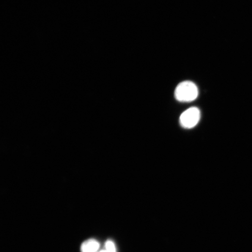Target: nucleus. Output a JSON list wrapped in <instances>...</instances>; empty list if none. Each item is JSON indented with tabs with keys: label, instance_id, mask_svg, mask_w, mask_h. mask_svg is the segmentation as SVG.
I'll return each instance as SVG.
<instances>
[{
	"label": "nucleus",
	"instance_id": "nucleus-5",
	"mask_svg": "<svg viewBox=\"0 0 252 252\" xmlns=\"http://www.w3.org/2000/svg\"><path fill=\"white\" fill-rule=\"evenodd\" d=\"M99 252H107L106 250H103V251H100Z\"/></svg>",
	"mask_w": 252,
	"mask_h": 252
},
{
	"label": "nucleus",
	"instance_id": "nucleus-4",
	"mask_svg": "<svg viewBox=\"0 0 252 252\" xmlns=\"http://www.w3.org/2000/svg\"><path fill=\"white\" fill-rule=\"evenodd\" d=\"M105 248L107 252H116L115 245L112 241L106 242Z\"/></svg>",
	"mask_w": 252,
	"mask_h": 252
},
{
	"label": "nucleus",
	"instance_id": "nucleus-2",
	"mask_svg": "<svg viewBox=\"0 0 252 252\" xmlns=\"http://www.w3.org/2000/svg\"><path fill=\"white\" fill-rule=\"evenodd\" d=\"M200 111L197 108H190L182 113L179 119L182 127L191 128L196 126L200 119Z\"/></svg>",
	"mask_w": 252,
	"mask_h": 252
},
{
	"label": "nucleus",
	"instance_id": "nucleus-1",
	"mask_svg": "<svg viewBox=\"0 0 252 252\" xmlns=\"http://www.w3.org/2000/svg\"><path fill=\"white\" fill-rule=\"evenodd\" d=\"M198 94L196 85L190 81L182 82L176 87L175 91V98L182 102L193 101L197 98Z\"/></svg>",
	"mask_w": 252,
	"mask_h": 252
},
{
	"label": "nucleus",
	"instance_id": "nucleus-3",
	"mask_svg": "<svg viewBox=\"0 0 252 252\" xmlns=\"http://www.w3.org/2000/svg\"><path fill=\"white\" fill-rule=\"evenodd\" d=\"M99 247V243L95 239H88L82 244L81 251V252H97Z\"/></svg>",
	"mask_w": 252,
	"mask_h": 252
}]
</instances>
